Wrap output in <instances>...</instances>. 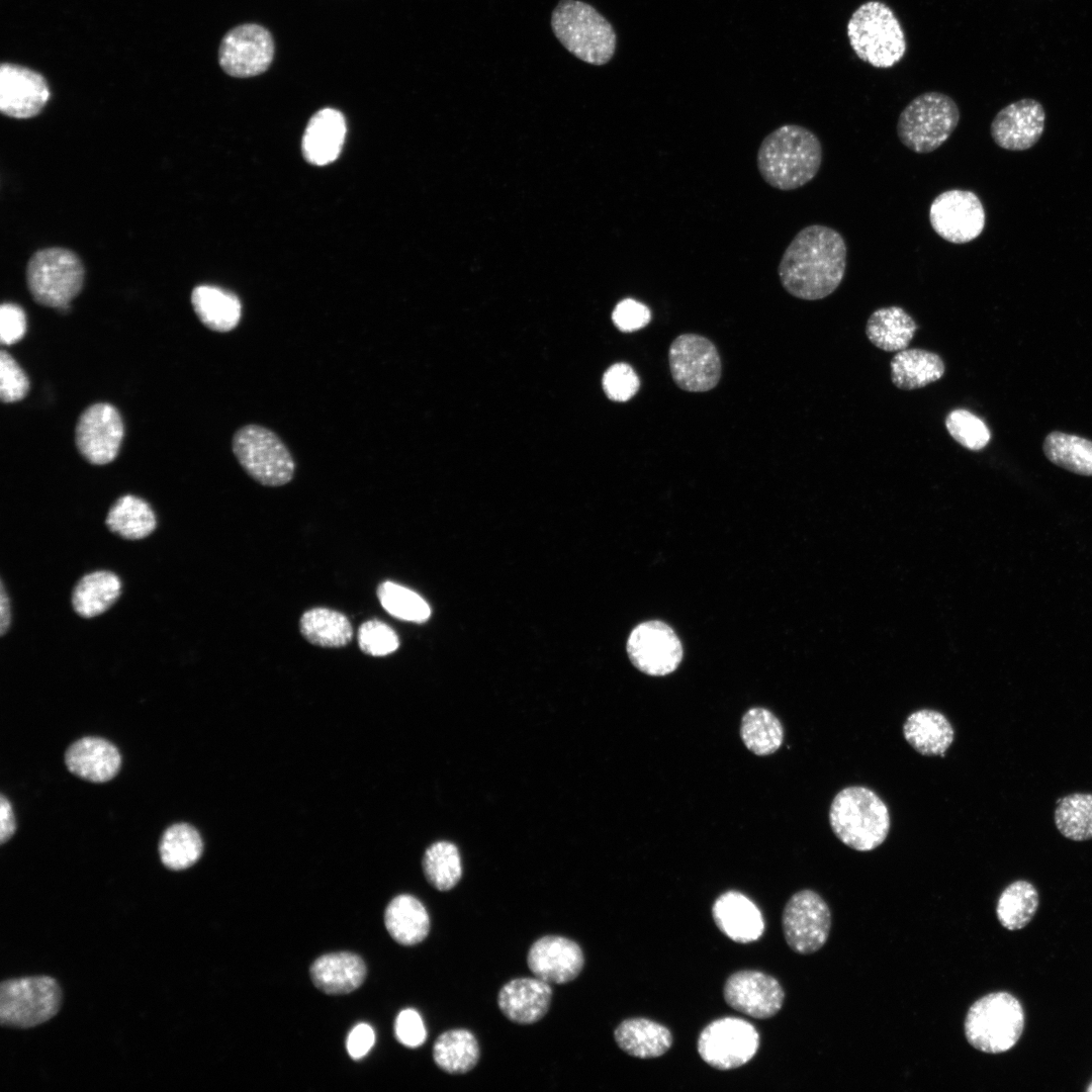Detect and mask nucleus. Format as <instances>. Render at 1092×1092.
<instances>
[{"label": "nucleus", "instance_id": "1", "mask_svg": "<svg viewBox=\"0 0 1092 1092\" xmlns=\"http://www.w3.org/2000/svg\"><path fill=\"white\" fill-rule=\"evenodd\" d=\"M846 257V243L839 232L823 224L807 225L797 233L781 258V284L800 299L825 298L840 285Z\"/></svg>", "mask_w": 1092, "mask_h": 1092}, {"label": "nucleus", "instance_id": "2", "mask_svg": "<svg viewBox=\"0 0 1092 1092\" xmlns=\"http://www.w3.org/2000/svg\"><path fill=\"white\" fill-rule=\"evenodd\" d=\"M822 158L821 142L812 130L798 124H784L760 143L756 166L766 184L790 191L813 180Z\"/></svg>", "mask_w": 1092, "mask_h": 1092}, {"label": "nucleus", "instance_id": "3", "mask_svg": "<svg viewBox=\"0 0 1092 1092\" xmlns=\"http://www.w3.org/2000/svg\"><path fill=\"white\" fill-rule=\"evenodd\" d=\"M551 27L559 42L584 63L603 66L616 52L613 25L583 1L560 0L551 14Z\"/></svg>", "mask_w": 1092, "mask_h": 1092}, {"label": "nucleus", "instance_id": "4", "mask_svg": "<svg viewBox=\"0 0 1092 1092\" xmlns=\"http://www.w3.org/2000/svg\"><path fill=\"white\" fill-rule=\"evenodd\" d=\"M829 822L845 845L869 851L881 845L890 830V814L884 801L871 789L847 787L833 799Z\"/></svg>", "mask_w": 1092, "mask_h": 1092}, {"label": "nucleus", "instance_id": "5", "mask_svg": "<svg viewBox=\"0 0 1092 1092\" xmlns=\"http://www.w3.org/2000/svg\"><path fill=\"white\" fill-rule=\"evenodd\" d=\"M846 28L854 54L875 68H891L906 53V36L901 23L884 2L871 0L859 5Z\"/></svg>", "mask_w": 1092, "mask_h": 1092}, {"label": "nucleus", "instance_id": "6", "mask_svg": "<svg viewBox=\"0 0 1092 1092\" xmlns=\"http://www.w3.org/2000/svg\"><path fill=\"white\" fill-rule=\"evenodd\" d=\"M1025 1015L1019 1000L1004 991L987 994L968 1010L964 1029L968 1042L987 1054L1012 1049L1024 1028Z\"/></svg>", "mask_w": 1092, "mask_h": 1092}, {"label": "nucleus", "instance_id": "7", "mask_svg": "<svg viewBox=\"0 0 1092 1092\" xmlns=\"http://www.w3.org/2000/svg\"><path fill=\"white\" fill-rule=\"evenodd\" d=\"M961 112L956 101L937 91L922 93L901 111L897 121L900 142L917 154H927L944 144L957 128Z\"/></svg>", "mask_w": 1092, "mask_h": 1092}, {"label": "nucleus", "instance_id": "8", "mask_svg": "<svg viewBox=\"0 0 1092 1092\" xmlns=\"http://www.w3.org/2000/svg\"><path fill=\"white\" fill-rule=\"evenodd\" d=\"M240 465L257 482L266 486L288 483L294 474L293 457L273 431L259 425L240 428L232 441Z\"/></svg>", "mask_w": 1092, "mask_h": 1092}, {"label": "nucleus", "instance_id": "9", "mask_svg": "<svg viewBox=\"0 0 1092 1092\" xmlns=\"http://www.w3.org/2000/svg\"><path fill=\"white\" fill-rule=\"evenodd\" d=\"M84 267L79 257L64 248L35 252L26 266V282L33 299L44 306L60 308L80 292Z\"/></svg>", "mask_w": 1092, "mask_h": 1092}, {"label": "nucleus", "instance_id": "10", "mask_svg": "<svg viewBox=\"0 0 1092 1092\" xmlns=\"http://www.w3.org/2000/svg\"><path fill=\"white\" fill-rule=\"evenodd\" d=\"M61 999V989L51 977L6 980L0 986V1022L15 1028L37 1026L58 1013Z\"/></svg>", "mask_w": 1092, "mask_h": 1092}, {"label": "nucleus", "instance_id": "11", "mask_svg": "<svg viewBox=\"0 0 1092 1092\" xmlns=\"http://www.w3.org/2000/svg\"><path fill=\"white\" fill-rule=\"evenodd\" d=\"M759 1033L748 1021L722 1017L710 1022L700 1032L697 1050L701 1059L714 1069L727 1071L747 1064L758 1051Z\"/></svg>", "mask_w": 1092, "mask_h": 1092}, {"label": "nucleus", "instance_id": "12", "mask_svg": "<svg viewBox=\"0 0 1092 1092\" xmlns=\"http://www.w3.org/2000/svg\"><path fill=\"white\" fill-rule=\"evenodd\" d=\"M671 377L688 392H706L717 386L722 373L720 354L708 338L693 333L677 336L668 349Z\"/></svg>", "mask_w": 1092, "mask_h": 1092}, {"label": "nucleus", "instance_id": "13", "mask_svg": "<svg viewBox=\"0 0 1092 1092\" xmlns=\"http://www.w3.org/2000/svg\"><path fill=\"white\" fill-rule=\"evenodd\" d=\"M786 942L799 954L819 950L827 941L831 912L823 898L812 890H801L787 902L782 915Z\"/></svg>", "mask_w": 1092, "mask_h": 1092}, {"label": "nucleus", "instance_id": "14", "mask_svg": "<svg viewBox=\"0 0 1092 1092\" xmlns=\"http://www.w3.org/2000/svg\"><path fill=\"white\" fill-rule=\"evenodd\" d=\"M929 222L933 231L952 244H966L977 239L986 223V213L980 198L970 190L950 189L938 194L929 206Z\"/></svg>", "mask_w": 1092, "mask_h": 1092}, {"label": "nucleus", "instance_id": "15", "mask_svg": "<svg viewBox=\"0 0 1092 1092\" xmlns=\"http://www.w3.org/2000/svg\"><path fill=\"white\" fill-rule=\"evenodd\" d=\"M274 42L270 32L256 23L231 29L223 36L218 62L230 76L248 78L265 72L272 63Z\"/></svg>", "mask_w": 1092, "mask_h": 1092}, {"label": "nucleus", "instance_id": "16", "mask_svg": "<svg viewBox=\"0 0 1092 1092\" xmlns=\"http://www.w3.org/2000/svg\"><path fill=\"white\" fill-rule=\"evenodd\" d=\"M627 653L636 668L653 676L674 671L682 659L679 638L661 621H647L636 626L629 635Z\"/></svg>", "mask_w": 1092, "mask_h": 1092}, {"label": "nucleus", "instance_id": "17", "mask_svg": "<svg viewBox=\"0 0 1092 1092\" xmlns=\"http://www.w3.org/2000/svg\"><path fill=\"white\" fill-rule=\"evenodd\" d=\"M123 438V423L118 411L109 403H94L79 417L75 441L80 454L90 463L103 465L118 454Z\"/></svg>", "mask_w": 1092, "mask_h": 1092}, {"label": "nucleus", "instance_id": "18", "mask_svg": "<svg viewBox=\"0 0 1092 1092\" xmlns=\"http://www.w3.org/2000/svg\"><path fill=\"white\" fill-rule=\"evenodd\" d=\"M723 996L731 1008L756 1019L775 1016L785 1000L784 989L775 977L752 970L730 975Z\"/></svg>", "mask_w": 1092, "mask_h": 1092}, {"label": "nucleus", "instance_id": "19", "mask_svg": "<svg viewBox=\"0 0 1092 1092\" xmlns=\"http://www.w3.org/2000/svg\"><path fill=\"white\" fill-rule=\"evenodd\" d=\"M50 88L39 73L16 64L0 67V110L13 118H30L44 107Z\"/></svg>", "mask_w": 1092, "mask_h": 1092}, {"label": "nucleus", "instance_id": "20", "mask_svg": "<svg viewBox=\"0 0 1092 1092\" xmlns=\"http://www.w3.org/2000/svg\"><path fill=\"white\" fill-rule=\"evenodd\" d=\"M1045 113L1034 99L1024 98L1008 104L993 118L990 133L994 143L1008 151H1024L1041 136Z\"/></svg>", "mask_w": 1092, "mask_h": 1092}, {"label": "nucleus", "instance_id": "21", "mask_svg": "<svg viewBox=\"0 0 1092 1092\" xmlns=\"http://www.w3.org/2000/svg\"><path fill=\"white\" fill-rule=\"evenodd\" d=\"M527 964L535 977L549 984H566L581 973L584 958L575 941L558 935H547L531 945Z\"/></svg>", "mask_w": 1092, "mask_h": 1092}, {"label": "nucleus", "instance_id": "22", "mask_svg": "<svg viewBox=\"0 0 1092 1092\" xmlns=\"http://www.w3.org/2000/svg\"><path fill=\"white\" fill-rule=\"evenodd\" d=\"M712 916L719 930L738 943L758 940L764 932V920L758 907L744 894L727 891L712 906Z\"/></svg>", "mask_w": 1092, "mask_h": 1092}, {"label": "nucleus", "instance_id": "23", "mask_svg": "<svg viewBox=\"0 0 1092 1092\" xmlns=\"http://www.w3.org/2000/svg\"><path fill=\"white\" fill-rule=\"evenodd\" d=\"M552 999L549 983L535 978L514 979L497 995L502 1013L512 1022L533 1024L548 1012Z\"/></svg>", "mask_w": 1092, "mask_h": 1092}, {"label": "nucleus", "instance_id": "24", "mask_svg": "<svg viewBox=\"0 0 1092 1092\" xmlns=\"http://www.w3.org/2000/svg\"><path fill=\"white\" fill-rule=\"evenodd\" d=\"M67 768L75 776L92 783L113 779L121 764L117 747L110 741L86 736L73 742L65 753Z\"/></svg>", "mask_w": 1092, "mask_h": 1092}, {"label": "nucleus", "instance_id": "25", "mask_svg": "<svg viewBox=\"0 0 1092 1092\" xmlns=\"http://www.w3.org/2000/svg\"><path fill=\"white\" fill-rule=\"evenodd\" d=\"M346 122L343 114L333 108L317 111L309 120L302 139L305 160L316 166L335 161L343 147Z\"/></svg>", "mask_w": 1092, "mask_h": 1092}, {"label": "nucleus", "instance_id": "26", "mask_svg": "<svg viewBox=\"0 0 1092 1092\" xmlns=\"http://www.w3.org/2000/svg\"><path fill=\"white\" fill-rule=\"evenodd\" d=\"M313 985L330 995L347 994L359 988L366 978L363 960L352 952H333L317 958L310 966Z\"/></svg>", "mask_w": 1092, "mask_h": 1092}, {"label": "nucleus", "instance_id": "27", "mask_svg": "<svg viewBox=\"0 0 1092 1092\" xmlns=\"http://www.w3.org/2000/svg\"><path fill=\"white\" fill-rule=\"evenodd\" d=\"M614 1038L623 1052L643 1060L663 1056L673 1041L666 1026L642 1017L623 1020L616 1027Z\"/></svg>", "mask_w": 1092, "mask_h": 1092}, {"label": "nucleus", "instance_id": "28", "mask_svg": "<svg viewBox=\"0 0 1092 1092\" xmlns=\"http://www.w3.org/2000/svg\"><path fill=\"white\" fill-rule=\"evenodd\" d=\"M907 742L920 754L943 756L953 741V728L940 712L922 709L911 713L904 725Z\"/></svg>", "mask_w": 1092, "mask_h": 1092}, {"label": "nucleus", "instance_id": "29", "mask_svg": "<svg viewBox=\"0 0 1092 1092\" xmlns=\"http://www.w3.org/2000/svg\"><path fill=\"white\" fill-rule=\"evenodd\" d=\"M121 580L112 571L95 570L75 584L71 603L77 615L91 619L105 613L119 598Z\"/></svg>", "mask_w": 1092, "mask_h": 1092}, {"label": "nucleus", "instance_id": "30", "mask_svg": "<svg viewBox=\"0 0 1092 1092\" xmlns=\"http://www.w3.org/2000/svg\"><path fill=\"white\" fill-rule=\"evenodd\" d=\"M384 924L397 943L410 946L427 937L430 931V916L420 900L402 894L394 897L387 905Z\"/></svg>", "mask_w": 1092, "mask_h": 1092}, {"label": "nucleus", "instance_id": "31", "mask_svg": "<svg viewBox=\"0 0 1092 1092\" xmlns=\"http://www.w3.org/2000/svg\"><path fill=\"white\" fill-rule=\"evenodd\" d=\"M191 303L200 322L215 332H230L241 320L242 304L239 297L217 286H196L191 293Z\"/></svg>", "mask_w": 1092, "mask_h": 1092}, {"label": "nucleus", "instance_id": "32", "mask_svg": "<svg viewBox=\"0 0 1092 1092\" xmlns=\"http://www.w3.org/2000/svg\"><path fill=\"white\" fill-rule=\"evenodd\" d=\"M918 326L914 318L897 305L876 309L869 316L866 335L877 348L886 352H899L908 347Z\"/></svg>", "mask_w": 1092, "mask_h": 1092}, {"label": "nucleus", "instance_id": "33", "mask_svg": "<svg viewBox=\"0 0 1092 1092\" xmlns=\"http://www.w3.org/2000/svg\"><path fill=\"white\" fill-rule=\"evenodd\" d=\"M891 380L903 390L922 388L939 380L945 365L941 357L924 349H904L890 362Z\"/></svg>", "mask_w": 1092, "mask_h": 1092}, {"label": "nucleus", "instance_id": "34", "mask_svg": "<svg viewBox=\"0 0 1092 1092\" xmlns=\"http://www.w3.org/2000/svg\"><path fill=\"white\" fill-rule=\"evenodd\" d=\"M105 525L110 532L125 540H142L157 527L152 507L143 498L125 494L118 497L107 512Z\"/></svg>", "mask_w": 1092, "mask_h": 1092}, {"label": "nucleus", "instance_id": "35", "mask_svg": "<svg viewBox=\"0 0 1092 1092\" xmlns=\"http://www.w3.org/2000/svg\"><path fill=\"white\" fill-rule=\"evenodd\" d=\"M480 1050L475 1036L466 1029L443 1032L433 1045L435 1064L451 1075L471 1071L478 1063Z\"/></svg>", "mask_w": 1092, "mask_h": 1092}, {"label": "nucleus", "instance_id": "36", "mask_svg": "<svg viewBox=\"0 0 1092 1092\" xmlns=\"http://www.w3.org/2000/svg\"><path fill=\"white\" fill-rule=\"evenodd\" d=\"M301 635L321 647H343L351 642L353 628L348 618L327 608H313L303 613L299 621Z\"/></svg>", "mask_w": 1092, "mask_h": 1092}, {"label": "nucleus", "instance_id": "37", "mask_svg": "<svg viewBox=\"0 0 1092 1092\" xmlns=\"http://www.w3.org/2000/svg\"><path fill=\"white\" fill-rule=\"evenodd\" d=\"M202 850L203 842L199 832L187 823L169 826L159 843L161 861L172 871L193 866L200 858Z\"/></svg>", "mask_w": 1092, "mask_h": 1092}, {"label": "nucleus", "instance_id": "38", "mask_svg": "<svg viewBox=\"0 0 1092 1092\" xmlns=\"http://www.w3.org/2000/svg\"><path fill=\"white\" fill-rule=\"evenodd\" d=\"M1039 903L1036 888L1028 881L1017 880L1000 894L996 915L1000 924L1008 930L1026 926L1033 918Z\"/></svg>", "mask_w": 1092, "mask_h": 1092}, {"label": "nucleus", "instance_id": "39", "mask_svg": "<svg viewBox=\"0 0 1092 1092\" xmlns=\"http://www.w3.org/2000/svg\"><path fill=\"white\" fill-rule=\"evenodd\" d=\"M1042 450L1052 463L1080 475L1092 476V441L1055 431L1044 438Z\"/></svg>", "mask_w": 1092, "mask_h": 1092}, {"label": "nucleus", "instance_id": "40", "mask_svg": "<svg viewBox=\"0 0 1092 1092\" xmlns=\"http://www.w3.org/2000/svg\"><path fill=\"white\" fill-rule=\"evenodd\" d=\"M740 736L748 750L756 755H767L781 747L784 728L770 711L756 707L743 715Z\"/></svg>", "mask_w": 1092, "mask_h": 1092}, {"label": "nucleus", "instance_id": "41", "mask_svg": "<svg viewBox=\"0 0 1092 1092\" xmlns=\"http://www.w3.org/2000/svg\"><path fill=\"white\" fill-rule=\"evenodd\" d=\"M1054 821L1059 832L1068 839H1092V794L1072 793L1058 799Z\"/></svg>", "mask_w": 1092, "mask_h": 1092}, {"label": "nucleus", "instance_id": "42", "mask_svg": "<svg viewBox=\"0 0 1092 1092\" xmlns=\"http://www.w3.org/2000/svg\"><path fill=\"white\" fill-rule=\"evenodd\" d=\"M423 871L427 881L435 889H453L462 876L461 858L456 845L439 841L429 846L423 857Z\"/></svg>", "mask_w": 1092, "mask_h": 1092}, {"label": "nucleus", "instance_id": "43", "mask_svg": "<svg viewBox=\"0 0 1092 1092\" xmlns=\"http://www.w3.org/2000/svg\"><path fill=\"white\" fill-rule=\"evenodd\" d=\"M377 597L382 608L399 620L422 623L430 618L428 603L405 586L384 581L377 587Z\"/></svg>", "mask_w": 1092, "mask_h": 1092}, {"label": "nucleus", "instance_id": "44", "mask_svg": "<svg viewBox=\"0 0 1092 1092\" xmlns=\"http://www.w3.org/2000/svg\"><path fill=\"white\" fill-rule=\"evenodd\" d=\"M944 424L951 438L969 450L979 451L990 441L991 435L986 424L967 410L951 411Z\"/></svg>", "mask_w": 1092, "mask_h": 1092}, {"label": "nucleus", "instance_id": "45", "mask_svg": "<svg viewBox=\"0 0 1092 1092\" xmlns=\"http://www.w3.org/2000/svg\"><path fill=\"white\" fill-rule=\"evenodd\" d=\"M360 649L372 656H384L394 652L399 645L396 633L379 620L364 622L358 629Z\"/></svg>", "mask_w": 1092, "mask_h": 1092}, {"label": "nucleus", "instance_id": "46", "mask_svg": "<svg viewBox=\"0 0 1092 1092\" xmlns=\"http://www.w3.org/2000/svg\"><path fill=\"white\" fill-rule=\"evenodd\" d=\"M602 384L606 395L611 400L624 402L637 393L640 380L629 364L620 362L607 369Z\"/></svg>", "mask_w": 1092, "mask_h": 1092}, {"label": "nucleus", "instance_id": "47", "mask_svg": "<svg viewBox=\"0 0 1092 1092\" xmlns=\"http://www.w3.org/2000/svg\"><path fill=\"white\" fill-rule=\"evenodd\" d=\"M29 389L26 374L18 363L2 350L0 352V397L3 402L22 399Z\"/></svg>", "mask_w": 1092, "mask_h": 1092}, {"label": "nucleus", "instance_id": "48", "mask_svg": "<svg viewBox=\"0 0 1092 1092\" xmlns=\"http://www.w3.org/2000/svg\"><path fill=\"white\" fill-rule=\"evenodd\" d=\"M614 325L621 332H635L646 327L651 320L648 306L632 298L621 300L612 313Z\"/></svg>", "mask_w": 1092, "mask_h": 1092}, {"label": "nucleus", "instance_id": "49", "mask_svg": "<svg viewBox=\"0 0 1092 1092\" xmlns=\"http://www.w3.org/2000/svg\"><path fill=\"white\" fill-rule=\"evenodd\" d=\"M396 1039L407 1048H418L427 1038V1030L421 1015L415 1009L400 1011L395 1019Z\"/></svg>", "mask_w": 1092, "mask_h": 1092}, {"label": "nucleus", "instance_id": "50", "mask_svg": "<svg viewBox=\"0 0 1092 1092\" xmlns=\"http://www.w3.org/2000/svg\"><path fill=\"white\" fill-rule=\"evenodd\" d=\"M26 317L23 309L14 303L0 306V341L3 345L18 342L25 334Z\"/></svg>", "mask_w": 1092, "mask_h": 1092}, {"label": "nucleus", "instance_id": "51", "mask_svg": "<svg viewBox=\"0 0 1092 1092\" xmlns=\"http://www.w3.org/2000/svg\"><path fill=\"white\" fill-rule=\"evenodd\" d=\"M375 1041L373 1028L367 1023H359L350 1031L346 1048L350 1057L359 1060L365 1057Z\"/></svg>", "mask_w": 1092, "mask_h": 1092}, {"label": "nucleus", "instance_id": "52", "mask_svg": "<svg viewBox=\"0 0 1092 1092\" xmlns=\"http://www.w3.org/2000/svg\"><path fill=\"white\" fill-rule=\"evenodd\" d=\"M16 828L12 806L9 800L1 794L0 798V841L6 842Z\"/></svg>", "mask_w": 1092, "mask_h": 1092}, {"label": "nucleus", "instance_id": "53", "mask_svg": "<svg viewBox=\"0 0 1092 1092\" xmlns=\"http://www.w3.org/2000/svg\"><path fill=\"white\" fill-rule=\"evenodd\" d=\"M11 604L8 593L6 592L4 581L0 583V635L4 636L11 624Z\"/></svg>", "mask_w": 1092, "mask_h": 1092}, {"label": "nucleus", "instance_id": "54", "mask_svg": "<svg viewBox=\"0 0 1092 1092\" xmlns=\"http://www.w3.org/2000/svg\"><path fill=\"white\" fill-rule=\"evenodd\" d=\"M1087 1091H1088V1092H1092V1081H1091V1083L1089 1084V1086L1087 1087Z\"/></svg>", "mask_w": 1092, "mask_h": 1092}]
</instances>
